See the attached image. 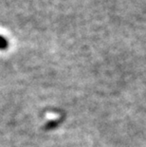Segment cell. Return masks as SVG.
Listing matches in <instances>:
<instances>
[{
  "label": "cell",
  "instance_id": "1",
  "mask_svg": "<svg viewBox=\"0 0 146 147\" xmlns=\"http://www.w3.org/2000/svg\"><path fill=\"white\" fill-rule=\"evenodd\" d=\"M8 48V41L4 37L0 35V49H5Z\"/></svg>",
  "mask_w": 146,
  "mask_h": 147
}]
</instances>
